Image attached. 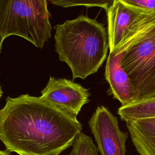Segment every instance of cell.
Wrapping results in <instances>:
<instances>
[{
    "mask_svg": "<svg viewBox=\"0 0 155 155\" xmlns=\"http://www.w3.org/2000/svg\"><path fill=\"white\" fill-rule=\"evenodd\" d=\"M82 130L76 117L41 97H8L0 109V140L19 155H59Z\"/></svg>",
    "mask_w": 155,
    "mask_h": 155,
    "instance_id": "obj_1",
    "label": "cell"
},
{
    "mask_svg": "<svg viewBox=\"0 0 155 155\" xmlns=\"http://www.w3.org/2000/svg\"><path fill=\"white\" fill-rule=\"evenodd\" d=\"M55 51L70 68L72 78L85 79L107 59L108 34L97 21L84 15L54 26Z\"/></svg>",
    "mask_w": 155,
    "mask_h": 155,
    "instance_id": "obj_2",
    "label": "cell"
},
{
    "mask_svg": "<svg viewBox=\"0 0 155 155\" xmlns=\"http://www.w3.org/2000/svg\"><path fill=\"white\" fill-rule=\"evenodd\" d=\"M46 0H0V35H16L42 48L51 27Z\"/></svg>",
    "mask_w": 155,
    "mask_h": 155,
    "instance_id": "obj_3",
    "label": "cell"
},
{
    "mask_svg": "<svg viewBox=\"0 0 155 155\" xmlns=\"http://www.w3.org/2000/svg\"><path fill=\"white\" fill-rule=\"evenodd\" d=\"M120 64L135 87L137 101L155 96V24L121 53Z\"/></svg>",
    "mask_w": 155,
    "mask_h": 155,
    "instance_id": "obj_4",
    "label": "cell"
},
{
    "mask_svg": "<svg viewBox=\"0 0 155 155\" xmlns=\"http://www.w3.org/2000/svg\"><path fill=\"white\" fill-rule=\"evenodd\" d=\"M106 12L110 53L116 55L155 24V13L143 12L124 0H113Z\"/></svg>",
    "mask_w": 155,
    "mask_h": 155,
    "instance_id": "obj_5",
    "label": "cell"
},
{
    "mask_svg": "<svg viewBox=\"0 0 155 155\" xmlns=\"http://www.w3.org/2000/svg\"><path fill=\"white\" fill-rule=\"evenodd\" d=\"M88 125L101 155H126L128 133L120 130L117 117L108 108L97 107Z\"/></svg>",
    "mask_w": 155,
    "mask_h": 155,
    "instance_id": "obj_6",
    "label": "cell"
},
{
    "mask_svg": "<svg viewBox=\"0 0 155 155\" xmlns=\"http://www.w3.org/2000/svg\"><path fill=\"white\" fill-rule=\"evenodd\" d=\"M40 97L76 117L82 107L89 101L90 93L88 89L79 84L50 76Z\"/></svg>",
    "mask_w": 155,
    "mask_h": 155,
    "instance_id": "obj_7",
    "label": "cell"
},
{
    "mask_svg": "<svg viewBox=\"0 0 155 155\" xmlns=\"http://www.w3.org/2000/svg\"><path fill=\"white\" fill-rule=\"evenodd\" d=\"M121 54L109 53L105 65V76L109 84L113 97L121 105H126L137 101V92L128 74L120 64Z\"/></svg>",
    "mask_w": 155,
    "mask_h": 155,
    "instance_id": "obj_8",
    "label": "cell"
},
{
    "mask_svg": "<svg viewBox=\"0 0 155 155\" xmlns=\"http://www.w3.org/2000/svg\"><path fill=\"white\" fill-rule=\"evenodd\" d=\"M133 145L140 155H155V117L126 122Z\"/></svg>",
    "mask_w": 155,
    "mask_h": 155,
    "instance_id": "obj_9",
    "label": "cell"
},
{
    "mask_svg": "<svg viewBox=\"0 0 155 155\" xmlns=\"http://www.w3.org/2000/svg\"><path fill=\"white\" fill-rule=\"evenodd\" d=\"M120 119L128 120L155 117V96L131 104L121 105L117 110Z\"/></svg>",
    "mask_w": 155,
    "mask_h": 155,
    "instance_id": "obj_10",
    "label": "cell"
},
{
    "mask_svg": "<svg viewBox=\"0 0 155 155\" xmlns=\"http://www.w3.org/2000/svg\"><path fill=\"white\" fill-rule=\"evenodd\" d=\"M98 149L92 139L81 132L72 145L68 155H97Z\"/></svg>",
    "mask_w": 155,
    "mask_h": 155,
    "instance_id": "obj_11",
    "label": "cell"
},
{
    "mask_svg": "<svg viewBox=\"0 0 155 155\" xmlns=\"http://www.w3.org/2000/svg\"><path fill=\"white\" fill-rule=\"evenodd\" d=\"M113 0H50L53 4L63 7L74 6H85L87 7H99L107 10Z\"/></svg>",
    "mask_w": 155,
    "mask_h": 155,
    "instance_id": "obj_12",
    "label": "cell"
},
{
    "mask_svg": "<svg viewBox=\"0 0 155 155\" xmlns=\"http://www.w3.org/2000/svg\"><path fill=\"white\" fill-rule=\"evenodd\" d=\"M127 4L149 13H155V0H124Z\"/></svg>",
    "mask_w": 155,
    "mask_h": 155,
    "instance_id": "obj_13",
    "label": "cell"
},
{
    "mask_svg": "<svg viewBox=\"0 0 155 155\" xmlns=\"http://www.w3.org/2000/svg\"><path fill=\"white\" fill-rule=\"evenodd\" d=\"M0 155H12L10 152L8 151L7 150H0Z\"/></svg>",
    "mask_w": 155,
    "mask_h": 155,
    "instance_id": "obj_14",
    "label": "cell"
},
{
    "mask_svg": "<svg viewBox=\"0 0 155 155\" xmlns=\"http://www.w3.org/2000/svg\"><path fill=\"white\" fill-rule=\"evenodd\" d=\"M3 41H4V39H2V38L0 35V53H1V50H2V47Z\"/></svg>",
    "mask_w": 155,
    "mask_h": 155,
    "instance_id": "obj_15",
    "label": "cell"
},
{
    "mask_svg": "<svg viewBox=\"0 0 155 155\" xmlns=\"http://www.w3.org/2000/svg\"><path fill=\"white\" fill-rule=\"evenodd\" d=\"M2 94H3V92L2 91V89H1V85H0V99L1 98L2 96Z\"/></svg>",
    "mask_w": 155,
    "mask_h": 155,
    "instance_id": "obj_16",
    "label": "cell"
}]
</instances>
